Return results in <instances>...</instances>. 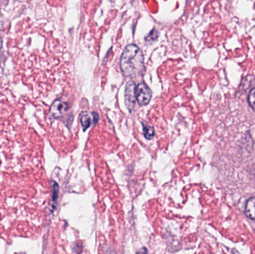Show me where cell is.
Instances as JSON below:
<instances>
[{
    "label": "cell",
    "instance_id": "obj_5",
    "mask_svg": "<svg viewBox=\"0 0 255 254\" xmlns=\"http://www.w3.org/2000/svg\"><path fill=\"white\" fill-rule=\"evenodd\" d=\"M245 213L250 219L255 220V197L250 198L247 201Z\"/></svg>",
    "mask_w": 255,
    "mask_h": 254
},
{
    "label": "cell",
    "instance_id": "obj_7",
    "mask_svg": "<svg viewBox=\"0 0 255 254\" xmlns=\"http://www.w3.org/2000/svg\"><path fill=\"white\" fill-rule=\"evenodd\" d=\"M143 134L147 140H151L154 135V128L143 124Z\"/></svg>",
    "mask_w": 255,
    "mask_h": 254
},
{
    "label": "cell",
    "instance_id": "obj_8",
    "mask_svg": "<svg viewBox=\"0 0 255 254\" xmlns=\"http://www.w3.org/2000/svg\"><path fill=\"white\" fill-rule=\"evenodd\" d=\"M249 103L255 113V88L252 89L250 92V95H249Z\"/></svg>",
    "mask_w": 255,
    "mask_h": 254
},
{
    "label": "cell",
    "instance_id": "obj_6",
    "mask_svg": "<svg viewBox=\"0 0 255 254\" xmlns=\"http://www.w3.org/2000/svg\"><path fill=\"white\" fill-rule=\"evenodd\" d=\"M80 122L84 130H87L91 125V119L87 112H82L80 114Z\"/></svg>",
    "mask_w": 255,
    "mask_h": 254
},
{
    "label": "cell",
    "instance_id": "obj_4",
    "mask_svg": "<svg viewBox=\"0 0 255 254\" xmlns=\"http://www.w3.org/2000/svg\"><path fill=\"white\" fill-rule=\"evenodd\" d=\"M67 109H68V105L67 103L58 99L54 101L52 104L50 109V113L53 117H59L67 111Z\"/></svg>",
    "mask_w": 255,
    "mask_h": 254
},
{
    "label": "cell",
    "instance_id": "obj_9",
    "mask_svg": "<svg viewBox=\"0 0 255 254\" xmlns=\"http://www.w3.org/2000/svg\"><path fill=\"white\" fill-rule=\"evenodd\" d=\"M1 45H2V39H1V36H0V49H1Z\"/></svg>",
    "mask_w": 255,
    "mask_h": 254
},
{
    "label": "cell",
    "instance_id": "obj_1",
    "mask_svg": "<svg viewBox=\"0 0 255 254\" xmlns=\"http://www.w3.org/2000/svg\"><path fill=\"white\" fill-rule=\"evenodd\" d=\"M143 61L142 51L136 45H128L121 56V70L126 76H135L143 68Z\"/></svg>",
    "mask_w": 255,
    "mask_h": 254
},
{
    "label": "cell",
    "instance_id": "obj_2",
    "mask_svg": "<svg viewBox=\"0 0 255 254\" xmlns=\"http://www.w3.org/2000/svg\"><path fill=\"white\" fill-rule=\"evenodd\" d=\"M136 99L141 106L146 105L150 102L152 96L151 90L145 84L141 83L136 87L135 90Z\"/></svg>",
    "mask_w": 255,
    "mask_h": 254
},
{
    "label": "cell",
    "instance_id": "obj_3",
    "mask_svg": "<svg viewBox=\"0 0 255 254\" xmlns=\"http://www.w3.org/2000/svg\"><path fill=\"white\" fill-rule=\"evenodd\" d=\"M136 86H135L134 82H129L127 84V87L125 91V101L128 108L129 110H132L134 107L135 101H136Z\"/></svg>",
    "mask_w": 255,
    "mask_h": 254
}]
</instances>
